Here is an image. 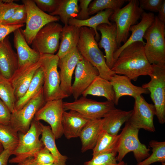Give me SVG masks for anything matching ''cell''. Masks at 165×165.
<instances>
[{"mask_svg": "<svg viewBox=\"0 0 165 165\" xmlns=\"http://www.w3.org/2000/svg\"><path fill=\"white\" fill-rule=\"evenodd\" d=\"M132 110L126 111L116 108L107 114L102 118V129L109 134L116 135L123 124L130 119Z\"/></svg>", "mask_w": 165, "mask_h": 165, "instance_id": "cell-24", "label": "cell"}, {"mask_svg": "<svg viewBox=\"0 0 165 165\" xmlns=\"http://www.w3.org/2000/svg\"><path fill=\"white\" fill-rule=\"evenodd\" d=\"M18 68L17 53L13 49L9 36L0 41V74L9 79Z\"/></svg>", "mask_w": 165, "mask_h": 165, "instance_id": "cell-20", "label": "cell"}, {"mask_svg": "<svg viewBox=\"0 0 165 165\" xmlns=\"http://www.w3.org/2000/svg\"><path fill=\"white\" fill-rule=\"evenodd\" d=\"M149 145L152 148V154L136 165H150L156 162H165V141L152 140Z\"/></svg>", "mask_w": 165, "mask_h": 165, "instance_id": "cell-35", "label": "cell"}, {"mask_svg": "<svg viewBox=\"0 0 165 165\" xmlns=\"http://www.w3.org/2000/svg\"><path fill=\"white\" fill-rule=\"evenodd\" d=\"M16 165H36V163L34 160L33 157H31L18 163Z\"/></svg>", "mask_w": 165, "mask_h": 165, "instance_id": "cell-48", "label": "cell"}, {"mask_svg": "<svg viewBox=\"0 0 165 165\" xmlns=\"http://www.w3.org/2000/svg\"><path fill=\"white\" fill-rule=\"evenodd\" d=\"M102 130V119L90 120L84 127L79 137L81 142L82 152L93 150Z\"/></svg>", "mask_w": 165, "mask_h": 165, "instance_id": "cell-25", "label": "cell"}, {"mask_svg": "<svg viewBox=\"0 0 165 165\" xmlns=\"http://www.w3.org/2000/svg\"><path fill=\"white\" fill-rule=\"evenodd\" d=\"M24 24L10 26L5 25L0 22V41L4 39L10 33L18 28H21Z\"/></svg>", "mask_w": 165, "mask_h": 165, "instance_id": "cell-45", "label": "cell"}, {"mask_svg": "<svg viewBox=\"0 0 165 165\" xmlns=\"http://www.w3.org/2000/svg\"><path fill=\"white\" fill-rule=\"evenodd\" d=\"M99 75L97 69L83 58L77 63L75 72V79L72 86V94L78 99L95 78Z\"/></svg>", "mask_w": 165, "mask_h": 165, "instance_id": "cell-15", "label": "cell"}, {"mask_svg": "<svg viewBox=\"0 0 165 165\" xmlns=\"http://www.w3.org/2000/svg\"><path fill=\"white\" fill-rule=\"evenodd\" d=\"M37 7L44 12L49 14L53 12L56 9L59 0H33Z\"/></svg>", "mask_w": 165, "mask_h": 165, "instance_id": "cell-41", "label": "cell"}, {"mask_svg": "<svg viewBox=\"0 0 165 165\" xmlns=\"http://www.w3.org/2000/svg\"><path fill=\"white\" fill-rule=\"evenodd\" d=\"M13 34V42L17 51L18 68L28 64L38 62L40 54L28 45L22 34L21 28L15 30Z\"/></svg>", "mask_w": 165, "mask_h": 165, "instance_id": "cell-22", "label": "cell"}, {"mask_svg": "<svg viewBox=\"0 0 165 165\" xmlns=\"http://www.w3.org/2000/svg\"><path fill=\"white\" fill-rule=\"evenodd\" d=\"M127 0H94L92 1L88 7L89 15L103 10L110 9L114 11L121 8Z\"/></svg>", "mask_w": 165, "mask_h": 165, "instance_id": "cell-36", "label": "cell"}, {"mask_svg": "<svg viewBox=\"0 0 165 165\" xmlns=\"http://www.w3.org/2000/svg\"><path fill=\"white\" fill-rule=\"evenodd\" d=\"M95 36L93 29L81 27L77 48L83 58L97 69L99 76L110 81L115 73L107 65L105 55L98 46Z\"/></svg>", "mask_w": 165, "mask_h": 165, "instance_id": "cell-2", "label": "cell"}, {"mask_svg": "<svg viewBox=\"0 0 165 165\" xmlns=\"http://www.w3.org/2000/svg\"><path fill=\"white\" fill-rule=\"evenodd\" d=\"M0 99L11 113L15 111L16 99L13 87L9 80L0 75Z\"/></svg>", "mask_w": 165, "mask_h": 165, "instance_id": "cell-34", "label": "cell"}, {"mask_svg": "<svg viewBox=\"0 0 165 165\" xmlns=\"http://www.w3.org/2000/svg\"><path fill=\"white\" fill-rule=\"evenodd\" d=\"M40 66L39 60L37 62L28 64L19 67L9 80L13 87L16 101L25 94Z\"/></svg>", "mask_w": 165, "mask_h": 165, "instance_id": "cell-17", "label": "cell"}, {"mask_svg": "<svg viewBox=\"0 0 165 165\" xmlns=\"http://www.w3.org/2000/svg\"><path fill=\"white\" fill-rule=\"evenodd\" d=\"M33 158L35 162L36 163H54V159L53 156L45 146L34 155Z\"/></svg>", "mask_w": 165, "mask_h": 165, "instance_id": "cell-40", "label": "cell"}, {"mask_svg": "<svg viewBox=\"0 0 165 165\" xmlns=\"http://www.w3.org/2000/svg\"><path fill=\"white\" fill-rule=\"evenodd\" d=\"M90 120L76 111H64L62 120L63 135L68 139L79 137L82 130Z\"/></svg>", "mask_w": 165, "mask_h": 165, "instance_id": "cell-23", "label": "cell"}, {"mask_svg": "<svg viewBox=\"0 0 165 165\" xmlns=\"http://www.w3.org/2000/svg\"><path fill=\"white\" fill-rule=\"evenodd\" d=\"M125 6L114 11L109 20L115 23L117 29V41L118 48L122 43L127 41L129 29L138 23L144 10L140 6L139 0H129Z\"/></svg>", "mask_w": 165, "mask_h": 165, "instance_id": "cell-6", "label": "cell"}, {"mask_svg": "<svg viewBox=\"0 0 165 165\" xmlns=\"http://www.w3.org/2000/svg\"><path fill=\"white\" fill-rule=\"evenodd\" d=\"M27 16L26 9L23 4L9 19L2 23L5 25L10 26L24 24L26 22Z\"/></svg>", "mask_w": 165, "mask_h": 165, "instance_id": "cell-39", "label": "cell"}, {"mask_svg": "<svg viewBox=\"0 0 165 165\" xmlns=\"http://www.w3.org/2000/svg\"><path fill=\"white\" fill-rule=\"evenodd\" d=\"M12 152L8 149H4L0 154V165H7Z\"/></svg>", "mask_w": 165, "mask_h": 165, "instance_id": "cell-46", "label": "cell"}, {"mask_svg": "<svg viewBox=\"0 0 165 165\" xmlns=\"http://www.w3.org/2000/svg\"><path fill=\"white\" fill-rule=\"evenodd\" d=\"M42 133L41 123L34 119L29 130L25 134L18 132L19 143L12 153L15 156L9 159L10 163H17L34 155L44 146L39 139Z\"/></svg>", "mask_w": 165, "mask_h": 165, "instance_id": "cell-7", "label": "cell"}, {"mask_svg": "<svg viewBox=\"0 0 165 165\" xmlns=\"http://www.w3.org/2000/svg\"><path fill=\"white\" fill-rule=\"evenodd\" d=\"M92 1V0H79L81 10L75 18L83 20L89 18L90 15L88 13L89 6Z\"/></svg>", "mask_w": 165, "mask_h": 165, "instance_id": "cell-44", "label": "cell"}, {"mask_svg": "<svg viewBox=\"0 0 165 165\" xmlns=\"http://www.w3.org/2000/svg\"><path fill=\"white\" fill-rule=\"evenodd\" d=\"M78 0H59L55 10L49 14L58 16L64 25H68L69 21L76 18L79 12Z\"/></svg>", "mask_w": 165, "mask_h": 165, "instance_id": "cell-31", "label": "cell"}, {"mask_svg": "<svg viewBox=\"0 0 165 165\" xmlns=\"http://www.w3.org/2000/svg\"><path fill=\"white\" fill-rule=\"evenodd\" d=\"M82 95L85 97L88 95L103 97L107 101L113 102L115 99V93L110 81L99 75L95 78Z\"/></svg>", "mask_w": 165, "mask_h": 165, "instance_id": "cell-28", "label": "cell"}, {"mask_svg": "<svg viewBox=\"0 0 165 165\" xmlns=\"http://www.w3.org/2000/svg\"><path fill=\"white\" fill-rule=\"evenodd\" d=\"M115 105L113 101L98 102L83 96L73 102H63L64 111H76L90 120L102 119L116 108Z\"/></svg>", "mask_w": 165, "mask_h": 165, "instance_id": "cell-10", "label": "cell"}, {"mask_svg": "<svg viewBox=\"0 0 165 165\" xmlns=\"http://www.w3.org/2000/svg\"><path fill=\"white\" fill-rule=\"evenodd\" d=\"M62 26L53 22L43 27L37 32L32 43V47L40 55L54 54L59 49Z\"/></svg>", "mask_w": 165, "mask_h": 165, "instance_id": "cell-12", "label": "cell"}, {"mask_svg": "<svg viewBox=\"0 0 165 165\" xmlns=\"http://www.w3.org/2000/svg\"><path fill=\"white\" fill-rule=\"evenodd\" d=\"M13 0H0V22L3 23L9 19L20 6Z\"/></svg>", "mask_w": 165, "mask_h": 165, "instance_id": "cell-38", "label": "cell"}, {"mask_svg": "<svg viewBox=\"0 0 165 165\" xmlns=\"http://www.w3.org/2000/svg\"><path fill=\"white\" fill-rule=\"evenodd\" d=\"M82 58L77 48L59 58L58 66L60 70V87L68 97L72 95V75L77 63Z\"/></svg>", "mask_w": 165, "mask_h": 165, "instance_id": "cell-16", "label": "cell"}, {"mask_svg": "<svg viewBox=\"0 0 165 165\" xmlns=\"http://www.w3.org/2000/svg\"><path fill=\"white\" fill-rule=\"evenodd\" d=\"M144 45L138 42L127 46L120 53L111 70L116 74L125 75L134 81L141 75L150 76L152 67L145 54Z\"/></svg>", "mask_w": 165, "mask_h": 165, "instance_id": "cell-1", "label": "cell"}, {"mask_svg": "<svg viewBox=\"0 0 165 165\" xmlns=\"http://www.w3.org/2000/svg\"><path fill=\"white\" fill-rule=\"evenodd\" d=\"M97 31H100L101 36L99 48L104 49L106 64L111 69L114 63L113 54L118 48L117 41V29L115 23L111 25L103 24L98 25Z\"/></svg>", "mask_w": 165, "mask_h": 165, "instance_id": "cell-18", "label": "cell"}, {"mask_svg": "<svg viewBox=\"0 0 165 165\" xmlns=\"http://www.w3.org/2000/svg\"><path fill=\"white\" fill-rule=\"evenodd\" d=\"M11 113L6 105L0 99V123L9 125Z\"/></svg>", "mask_w": 165, "mask_h": 165, "instance_id": "cell-43", "label": "cell"}, {"mask_svg": "<svg viewBox=\"0 0 165 165\" xmlns=\"http://www.w3.org/2000/svg\"><path fill=\"white\" fill-rule=\"evenodd\" d=\"M158 14L157 16L161 21L165 23V0L163 2L159 11Z\"/></svg>", "mask_w": 165, "mask_h": 165, "instance_id": "cell-47", "label": "cell"}, {"mask_svg": "<svg viewBox=\"0 0 165 165\" xmlns=\"http://www.w3.org/2000/svg\"><path fill=\"white\" fill-rule=\"evenodd\" d=\"M43 84L44 74L40 66L36 71L25 94L16 101L15 111L21 109L36 95L43 88Z\"/></svg>", "mask_w": 165, "mask_h": 165, "instance_id": "cell-30", "label": "cell"}, {"mask_svg": "<svg viewBox=\"0 0 165 165\" xmlns=\"http://www.w3.org/2000/svg\"><path fill=\"white\" fill-rule=\"evenodd\" d=\"M150 80L142 86L150 94L159 122L165 123V65L152 64Z\"/></svg>", "mask_w": 165, "mask_h": 165, "instance_id": "cell-8", "label": "cell"}, {"mask_svg": "<svg viewBox=\"0 0 165 165\" xmlns=\"http://www.w3.org/2000/svg\"><path fill=\"white\" fill-rule=\"evenodd\" d=\"M163 0H139L140 7L152 12H158Z\"/></svg>", "mask_w": 165, "mask_h": 165, "instance_id": "cell-42", "label": "cell"}, {"mask_svg": "<svg viewBox=\"0 0 165 165\" xmlns=\"http://www.w3.org/2000/svg\"><path fill=\"white\" fill-rule=\"evenodd\" d=\"M36 165H55V164H54V163H50L47 164L37 163Z\"/></svg>", "mask_w": 165, "mask_h": 165, "instance_id": "cell-49", "label": "cell"}, {"mask_svg": "<svg viewBox=\"0 0 165 165\" xmlns=\"http://www.w3.org/2000/svg\"><path fill=\"white\" fill-rule=\"evenodd\" d=\"M126 165H128L126 163Z\"/></svg>", "mask_w": 165, "mask_h": 165, "instance_id": "cell-52", "label": "cell"}, {"mask_svg": "<svg viewBox=\"0 0 165 165\" xmlns=\"http://www.w3.org/2000/svg\"><path fill=\"white\" fill-rule=\"evenodd\" d=\"M134 100L133 109L129 121L139 130L143 129L151 132H155L153 119L156 110L153 104L148 103L142 95Z\"/></svg>", "mask_w": 165, "mask_h": 165, "instance_id": "cell-14", "label": "cell"}, {"mask_svg": "<svg viewBox=\"0 0 165 165\" xmlns=\"http://www.w3.org/2000/svg\"><path fill=\"white\" fill-rule=\"evenodd\" d=\"M162 165H165V163H162Z\"/></svg>", "mask_w": 165, "mask_h": 165, "instance_id": "cell-51", "label": "cell"}, {"mask_svg": "<svg viewBox=\"0 0 165 165\" xmlns=\"http://www.w3.org/2000/svg\"><path fill=\"white\" fill-rule=\"evenodd\" d=\"M155 17L154 14L152 13H146L144 11L143 12L140 22L130 28L129 31L131 32V34L129 38L114 53V62L122 50L130 44L138 42H141L144 45L145 44L143 40V36L148 28L152 24Z\"/></svg>", "mask_w": 165, "mask_h": 165, "instance_id": "cell-21", "label": "cell"}, {"mask_svg": "<svg viewBox=\"0 0 165 165\" xmlns=\"http://www.w3.org/2000/svg\"><path fill=\"white\" fill-rule=\"evenodd\" d=\"M43 88L21 109L11 113L9 125L15 131L26 134L38 110L46 102Z\"/></svg>", "mask_w": 165, "mask_h": 165, "instance_id": "cell-11", "label": "cell"}, {"mask_svg": "<svg viewBox=\"0 0 165 165\" xmlns=\"http://www.w3.org/2000/svg\"><path fill=\"white\" fill-rule=\"evenodd\" d=\"M144 50L151 64L165 65V23L157 16L146 31Z\"/></svg>", "mask_w": 165, "mask_h": 165, "instance_id": "cell-3", "label": "cell"}, {"mask_svg": "<svg viewBox=\"0 0 165 165\" xmlns=\"http://www.w3.org/2000/svg\"><path fill=\"white\" fill-rule=\"evenodd\" d=\"M114 11L107 9L98 12L95 15L83 20H79L75 18H72L69 21L68 24L73 25L80 28L86 27L93 29L95 32V38L97 42L100 39V36L97 31V26L100 24H105L109 25L112 24L109 21V18Z\"/></svg>", "mask_w": 165, "mask_h": 165, "instance_id": "cell-27", "label": "cell"}, {"mask_svg": "<svg viewBox=\"0 0 165 165\" xmlns=\"http://www.w3.org/2000/svg\"><path fill=\"white\" fill-rule=\"evenodd\" d=\"M117 152L114 151L93 156L90 160L85 162L83 165H126L124 161L117 162Z\"/></svg>", "mask_w": 165, "mask_h": 165, "instance_id": "cell-37", "label": "cell"}, {"mask_svg": "<svg viewBox=\"0 0 165 165\" xmlns=\"http://www.w3.org/2000/svg\"><path fill=\"white\" fill-rule=\"evenodd\" d=\"M41 126L42 133L40 140L53 156L55 165H67L68 157L61 154L58 150L55 143V137L50 127L44 125L42 123Z\"/></svg>", "mask_w": 165, "mask_h": 165, "instance_id": "cell-29", "label": "cell"}, {"mask_svg": "<svg viewBox=\"0 0 165 165\" xmlns=\"http://www.w3.org/2000/svg\"><path fill=\"white\" fill-rule=\"evenodd\" d=\"M3 148L2 146V145L1 143H0V154L1 153V152H2L3 151Z\"/></svg>", "mask_w": 165, "mask_h": 165, "instance_id": "cell-50", "label": "cell"}, {"mask_svg": "<svg viewBox=\"0 0 165 165\" xmlns=\"http://www.w3.org/2000/svg\"><path fill=\"white\" fill-rule=\"evenodd\" d=\"M119 137V134L112 135L102 129L99 134L97 143L92 150L93 156L116 151V147Z\"/></svg>", "mask_w": 165, "mask_h": 165, "instance_id": "cell-32", "label": "cell"}, {"mask_svg": "<svg viewBox=\"0 0 165 165\" xmlns=\"http://www.w3.org/2000/svg\"></svg>", "mask_w": 165, "mask_h": 165, "instance_id": "cell-53", "label": "cell"}, {"mask_svg": "<svg viewBox=\"0 0 165 165\" xmlns=\"http://www.w3.org/2000/svg\"><path fill=\"white\" fill-rule=\"evenodd\" d=\"M59 58L56 54L41 55L40 61L44 74L43 91L46 101L69 97L61 90L58 70Z\"/></svg>", "mask_w": 165, "mask_h": 165, "instance_id": "cell-4", "label": "cell"}, {"mask_svg": "<svg viewBox=\"0 0 165 165\" xmlns=\"http://www.w3.org/2000/svg\"><path fill=\"white\" fill-rule=\"evenodd\" d=\"M64 111L63 99L46 101L35 114L34 119L42 120L50 125L55 139L61 137L63 134L62 117Z\"/></svg>", "mask_w": 165, "mask_h": 165, "instance_id": "cell-13", "label": "cell"}, {"mask_svg": "<svg viewBox=\"0 0 165 165\" xmlns=\"http://www.w3.org/2000/svg\"><path fill=\"white\" fill-rule=\"evenodd\" d=\"M79 35V28L69 24L63 27L60 34L61 41L56 54L59 58L77 48Z\"/></svg>", "mask_w": 165, "mask_h": 165, "instance_id": "cell-26", "label": "cell"}, {"mask_svg": "<svg viewBox=\"0 0 165 165\" xmlns=\"http://www.w3.org/2000/svg\"><path fill=\"white\" fill-rule=\"evenodd\" d=\"M131 80L124 75L115 74L110 80L112 86L115 94L114 103L118 104L120 98L124 96H129L135 99L142 94H148V90L142 86L134 85Z\"/></svg>", "mask_w": 165, "mask_h": 165, "instance_id": "cell-19", "label": "cell"}, {"mask_svg": "<svg viewBox=\"0 0 165 165\" xmlns=\"http://www.w3.org/2000/svg\"><path fill=\"white\" fill-rule=\"evenodd\" d=\"M18 133L9 125L0 123V143L4 149H8L12 153L19 143Z\"/></svg>", "mask_w": 165, "mask_h": 165, "instance_id": "cell-33", "label": "cell"}, {"mask_svg": "<svg viewBox=\"0 0 165 165\" xmlns=\"http://www.w3.org/2000/svg\"><path fill=\"white\" fill-rule=\"evenodd\" d=\"M139 129L133 126L128 120L119 134V138L116 147L118 154L117 161L120 162L126 155L133 152L138 163L144 160L150 155V149L141 143L138 138Z\"/></svg>", "mask_w": 165, "mask_h": 165, "instance_id": "cell-5", "label": "cell"}, {"mask_svg": "<svg viewBox=\"0 0 165 165\" xmlns=\"http://www.w3.org/2000/svg\"><path fill=\"white\" fill-rule=\"evenodd\" d=\"M27 12L26 27L21 31L28 44H32L37 32L48 23L56 22L60 20L57 16H53L40 9L33 0H23Z\"/></svg>", "mask_w": 165, "mask_h": 165, "instance_id": "cell-9", "label": "cell"}]
</instances>
